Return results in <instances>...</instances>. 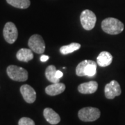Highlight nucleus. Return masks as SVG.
Returning <instances> with one entry per match:
<instances>
[{"label": "nucleus", "mask_w": 125, "mask_h": 125, "mask_svg": "<svg viewBox=\"0 0 125 125\" xmlns=\"http://www.w3.org/2000/svg\"><path fill=\"white\" fill-rule=\"evenodd\" d=\"M102 30L105 33L111 35H117L124 30V24L114 18H108L104 20L102 22Z\"/></svg>", "instance_id": "f257e3e1"}, {"label": "nucleus", "mask_w": 125, "mask_h": 125, "mask_svg": "<svg viewBox=\"0 0 125 125\" xmlns=\"http://www.w3.org/2000/svg\"><path fill=\"white\" fill-rule=\"evenodd\" d=\"M97 72V62L93 61L85 60L81 62L76 68L77 76H93Z\"/></svg>", "instance_id": "f03ea898"}, {"label": "nucleus", "mask_w": 125, "mask_h": 125, "mask_svg": "<svg viewBox=\"0 0 125 125\" xmlns=\"http://www.w3.org/2000/svg\"><path fill=\"white\" fill-rule=\"evenodd\" d=\"M7 74L10 79L16 81H25L28 79V72L22 67L16 65H9L6 69Z\"/></svg>", "instance_id": "7ed1b4c3"}, {"label": "nucleus", "mask_w": 125, "mask_h": 125, "mask_svg": "<svg viewBox=\"0 0 125 125\" xmlns=\"http://www.w3.org/2000/svg\"><path fill=\"white\" fill-rule=\"evenodd\" d=\"M101 113L98 108L94 107H85L81 108L78 113L79 118L83 122H93L100 117Z\"/></svg>", "instance_id": "20e7f679"}, {"label": "nucleus", "mask_w": 125, "mask_h": 125, "mask_svg": "<svg viewBox=\"0 0 125 125\" xmlns=\"http://www.w3.org/2000/svg\"><path fill=\"white\" fill-rule=\"evenodd\" d=\"M80 21L83 28L85 30L89 31L92 30L95 26L97 18L93 11L86 9L81 14Z\"/></svg>", "instance_id": "39448f33"}, {"label": "nucleus", "mask_w": 125, "mask_h": 125, "mask_svg": "<svg viewBox=\"0 0 125 125\" xmlns=\"http://www.w3.org/2000/svg\"><path fill=\"white\" fill-rule=\"evenodd\" d=\"M29 48L36 54H42L45 50V43L42 37L38 34L31 36L29 40Z\"/></svg>", "instance_id": "423d86ee"}, {"label": "nucleus", "mask_w": 125, "mask_h": 125, "mask_svg": "<svg viewBox=\"0 0 125 125\" xmlns=\"http://www.w3.org/2000/svg\"><path fill=\"white\" fill-rule=\"evenodd\" d=\"M3 35L5 40L9 44H13L16 41L18 37V31L14 23L9 22L5 24Z\"/></svg>", "instance_id": "0eeeda50"}, {"label": "nucleus", "mask_w": 125, "mask_h": 125, "mask_svg": "<svg viewBox=\"0 0 125 125\" xmlns=\"http://www.w3.org/2000/svg\"><path fill=\"white\" fill-rule=\"evenodd\" d=\"M121 90L120 85L117 81L113 80L110 83H107L104 88L105 96L107 99H113L117 96L120 95Z\"/></svg>", "instance_id": "6e6552de"}, {"label": "nucleus", "mask_w": 125, "mask_h": 125, "mask_svg": "<svg viewBox=\"0 0 125 125\" xmlns=\"http://www.w3.org/2000/svg\"><path fill=\"white\" fill-rule=\"evenodd\" d=\"M20 93L25 102L29 104L33 103L36 99V93L35 90L28 84H24L20 87Z\"/></svg>", "instance_id": "1a4fd4ad"}, {"label": "nucleus", "mask_w": 125, "mask_h": 125, "mask_svg": "<svg viewBox=\"0 0 125 125\" xmlns=\"http://www.w3.org/2000/svg\"><path fill=\"white\" fill-rule=\"evenodd\" d=\"M98 88V83L94 81H90L81 83L78 87V90L82 94H93L97 91Z\"/></svg>", "instance_id": "9d476101"}, {"label": "nucleus", "mask_w": 125, "mask_h": 125, "mask_svg": "<svg viewBox=\"0 0 125 125\" xmlns=\"http://www.w3.org/2000/svg\"><path fill=\"white\" fill-rule=\"evenodd\" d=\"M43 115L45 120L51 125H57L61 121V117L57 113L51 108H46L44 109Z\"/></svg>", "instance_id": "9b49d317"}, {"label": "nucleus", "mask_w": 125, "mask_h": 125, "mask_svg": "<svg viewBox=\"0 0 125 125\" xmlns=\"http://www.w3.org/2000/svg\"><path fill=\"white\" fill-rule=\"evenodd\" d=\"M65 90V85L62 83H56L48 85L45 88V92L48 95L55 96L61 94Z\"/></svg>", "instance_id": "f8f14e48"}, {"label": "nucleus", "mask_w": 125, "mask_h": 125, "mask_svg": "<svg viewBox=\"0 0 125 125\" xmlns=\"http://www.w3.org/2000/svg\"><path fill=\"white\" fill-rule=\"evenodd\" d=\"M113 61V56L108 52H102L97 58V63L100 67H106Z\"/></svg>", "instance_id": "ddd939ff"}, {"label": "nucleus", "mask_w": 125, "mask_h": 125, "mask_svg": "<svg viewBox=\"0 0 125 125\" xmlns=\"http://www.w3.org/2000/svg\"><path fill=\"white\" fill-rule=\"evenodd\" d=\"M16 57L20 61L29 62L33 58V53L31 49L22 48L17 52Z\"/></svg>", "instance_id": "4468645a"}, {"label": "nucleus", "mask_w": 125, "mask_h": 125, "mask_svg": "<svg viewBox=\"0 0 125 125\" xmlns=\"http://www.w3.org/2000/svg\"><path fill=\"white\" fill-rule=\"evenodd\" d=\"M56 68L54 65H49L47 67L45 70V76L49 81L52 82V83H59L60 79L56 78Z\"/></svg>", "instance_id": "2eb2a0df"}, {"label": "nucleus", "mask_w": 125, "mask_h": 125, "mask_svg": "<svg viewBox=\"0 0 125 125\" xmlns=\"http://www.w3.org/2000/svg\"><path fill=\"white\" fill-rule=\"evenodd\" d=\"M6 1L12 6L21 9H27L31 4L30 0H6Z\"/></svg>", "instance_id": "dca6fc26"}, {"label": "nucleus", "mask_w": 125, "mask_h": 125, "mask_svg": "<svg viewBox=\"0 0 125 125\" xmlns=\"http://www.w3.org/2000/svg\"><path fill=\"white\" fill-rule=\"evenodd\" d=\"M81 45L79 43H76V42H72L71 44L68 45H64L62 46L60 48V52L62 54L66 55V54H70L74 52H75L76 50L80 49Z\"/></svg>", "instance_id": "f3484780"}, {"label": "nucleus", "mask_w": 125, "mask_h": 125, "mask_svg": "<svg viewBox=\"0 0 125 125\" xmlns=\"http://www.w3.org/2000/svg\"><path fill=\"white\" fill-rule=\"evenodd\" d=\"M18 125H35V122L31 118L22 117L18 122Z\"/></svg>", "instance_id": "a211bd4d"}, {"label": "nucleus", "mask_w": 125, "mask_h": 125, "mask_svg": "<svg viewBox=\"0 0 125 125\" xmlns=\"http://www.w3.org/2000/svg\"><path fill=\"white\" fill-rule=\"evenodd\" d=\"M49 59V56L47 55H42L40 56V61L41 62H46L47 61H48Z\"/></svg>", "instance_id": "6ab92c4d"}, {"label": "nucleus", "mask_w": 125, "mask_h": 125, "mask_svg": "<svg viewBox=\"0 0 125 125\" xmlns=\"http://www.w3.org/2000/svg\"><path fill=\"white\" fill-rule=\"evenodd\" d=\"M62 76H63V73H62V72L60 71V70H57V71H56V78H58V79H60Z\"/></svg>", "instance_id": "aec40b11"}]
</instances>
